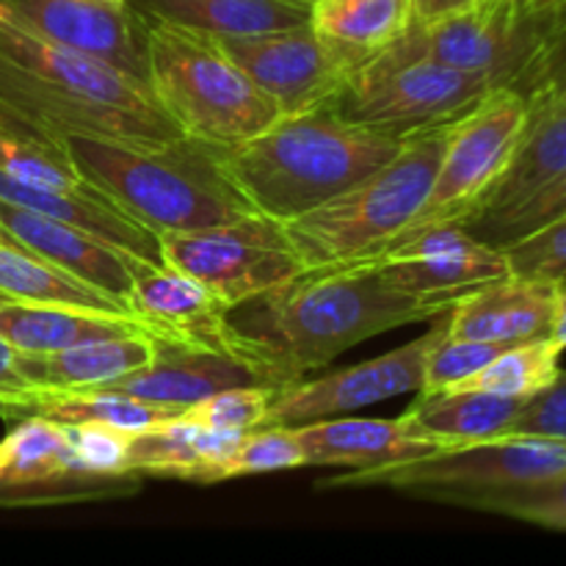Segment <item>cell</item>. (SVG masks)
<instances>
[{
  "mask_svg": "<svg viewBox=\"0 0 566 566\" xmlns=\"http://www.w3.org/2000/svg\"><path fill=\"white\" fill-rule=\"evenodd\" d=\"M130 274L127 307L160 346L232 357L230 307L202 282L144 258H133Z\"/></svg>",
  "mask_w": 566,
  "mask_h": 566,
  "instance_id": "obj_15",
  "label": "cell"
},
{
  "mask_svg": "<svg viewBox=\"0 0 566 566\" xmlns=\"http://www.w3.org/2000/svg\"><path fill=\"white\" fill-rule=\"evenodd\" d=\"M562 354L564 352L551 340V335L517 343V346L503 348L479 374L468 376L448 390H481L495 392V396L531 398L556 379V374L562 370L558 365Z\"/></svg>",
  "mask_w": 566,
  "mask_h": 566,
  "instance_id": "obj_31",
  "label": "cell"
},
{
  "mask_svg": "<svg viewBox=\"0 0 566 566\" xmlns=\"http://www.w3.org/2000/svg\"><path fill=\"white\" fill-rule=\"evenodd\" d=\"M160 348L147 332H125L48 354L17 352V368L39 390H99L133 370L147 368Z\"/></svg>",
  "mask_w": 566,
  "mask_h": 566,
  "instance_id": "obj_22",
  "label": "cell"
},
{
  "mask_svg": "<svg viewBox=\"0 0 566 566\" xmlns=\"http://www.w3.org/2000/svg\"><path fill=\"white\" fill-rule=\"evenodd\" d=\"M556 3H562V0H525V6H531V9H547V6Z\"/></svg>",
  "mask_w": 566,
  "mask_h": 566,
  "instance_id": "obj_45",
  "label": "cell"
},
{
  "mask_svg": "<svg viewBox=\"0 0 566 566\" xmlns=\"http://www.w3.org/2000/svg\"><path fill=\"white\" fill-rule=\"evenodd\" d=\"M133 11L208 36H260L307 25L302 0H127Z\"/></svg>",
  "mask_w": 566,
  "mask_h": 566,
  "instance_id": "obj_23",
  "label": "cell"
},
{
  "mask_svg": "<svg viewBox=\"0 0 566 566\" xmlns=\"http://www.w3.org/2000/svg\"><path fill=\"white\" fill-rule=\"evenodd\" d=\"M545 14L547 9H531L525 0H473L453 14L412 22L387 50L457 70L490 72L514 86L539 48Z\"/></svg>",
  "mask_w": 566,
  "mask_h": 566,
  "instance_id": "obj_11",
  "label": "cell"
},
{
  "mask_svg": "<svg viewBox=\"0 0 566 566\" xmlns=\"http://www.w3.org/2000/svg\"><path fill=\"white\" fill-rule=\"evenodd\" d=\"M528 119V99L514 86H497L457 119L429 197L401 235L448 221L462 224L506 169Z\"/></svg>",
  "mask_w": 566,
  "mask_h": 566,
  "instance_id": "obj_9",
  "label": "cell"
},
{
  "mask_svg": "<svg viewBox=\"0 0 566 566\" xmlns=\"http://www.w3.org/2000/svg\"><path fill=\"white\" fill-rule=\"evenodd\" d=\"M501 343H484V340H468V337H451L448 335V324L442 335L431 343L429 357H426V374H423V390L420 392H440L448 387L459 385L468 376L479 374L486 363L503 352Z\"/></svg>",
  "mask_w": 566,
  "mask_h": 566,
  "instance_id": "obj_38",
  "label": "cell"
},
{
  "mask_svg": "<svg viewBox=\"0 0 566 566\" xmlns=\"http://www.w3.org/2000/svg\"><path fill=\"white\" fill-rule=\"evenodd\" d=\"M520 81H528L520 92L528 99L531 111L566 105V0L547 6L542 42Z\"/></svg>",
  "mask_w": 566,
  "mask_h": 566,
  "instance_id": "obj_35",
  "label": "cell"
},
{
  "mask_svg": "<svg viewBox=\"0 0 566 566\" xmlns=\"http://www.w3.org/2000/svg\"><path fill=\"white\" fill-rule=\"evenodd\" d=\"M566 473V440L495 437L473 446L448 448L392 468L348 473L318 486H390L437 503L503 486L536 484Z\"/></svg>",
  "mask_w": 566,
  "mask_h": 566,
  "instance_id": "obj_8",
  "label": "cell"
},
{
  "mask_svg": "<svg viewBox=\"0 0 566 566\" xmlns=\"http://www.w3.org/2000/svg\"><path fill=\"white\" fill-rule=\"evenodd\" d=\"M562 282L520 274L486 282L448 310V335L501 346L547 337Z\"/></svg>",
  "mask_w": 566,
  "mask_h": 566,
  "instance_id": "obj_18",
  "label": "cell"
},
{
  "mask_svg": "<svg viewBox=\"0 0 566 566\" xmlns=\"http://www.w3.org/2000/svg\"><path fill=\"white\" fill-rule=\"evenodd\" d=\"M66 426L44 415H25L0 440V481L39 486L75 475Z\"/></svg>",
  "mask_w": 566,
  "mask_h": 566,
  "instance_id": "obj_29",
  "label": "cell"
},
{
  "mask_svg": "<svg viewBox=\"0 0 566 566\" xmlns=\"http://www.w3.org/2000/svg\"><path fill=\"white\" fill-rule=\"evenodd\" d=\"M160 260L202 282L230 310L304 271L296 249L269 216H243L205 230L160 232Z\"/></svg>",
  "mask_w": 566,
  "mask_h": 566,
  "instance_id": "obj_10",
  "label": "cell"
},
{
  "mask_svg": "<svg viewBox=\"0 0 566 566\" xmlns=\"http://www.w3.org/2000/svg\"><path fill=\"white\" fill-rule=\"evenodd\" d=\"M59 138L77 175L155 235L205 230L258 213L227 177L216 147L188 136L171 144L122 142L92 133Z\"/></svg>",
  "mask_w": 566,
  "mask_h": 566,
  "instance_id": "obj_4",
  "label": "cell"
},
{
  "mask_svg": "<svg viewBox=\"0 0 566 566\" xmlns=\"http://www.w3.org/2000/svg\"><path fill=\"white\" fill-rule=\"evenodd\" d=\"M525 401L528 398L481 390L418 392V401L407 409V415L423 431L440 437L451 448H462L506 434Z\"/></svg>",
  "mask_w": 566,
  "mask_h": 566,
  "instance_id": "obj_27",
  "label": "cell"
},
{
  "mask_svg": "<svg viewBox=\"0 0 566 566\" xmlns=\"http://www.w3.org/2000/svg\"><path fill=\"white\" fill-rule=\"evenodd\" d=\"M354 265H370L398 291L434 298L448 307L475 287L512 274L501 249L473 238L457 221L392 238Z\"/></svg>",
  "mask_w": 566,
  "mask_h": 566,
  "instance_id": "obj_14",
  "label": "cell"
},
{
  "mask_svg": "<svg viewBox=\"0 0 566 566\" xmlns=\"http://www.w3.org/2000/svg\"><path fill=\"white\" fill-rule=\"evenodd\" d=\"M66 440H70L72 464L77 473L111 475L130 473L125 470L127 446H130L133 431L116 429L105 423H64Z\"/></svg>",
  "mask_w": 566,
  "mask_h": 566,
  "instance_id": "obj_39",
  "label": "cell"
},
{
  "mask_svg": "<svg viewBox=\"0 0 566 566\" xmlns=\"http://www.w3.org/2000/svg\"><path fill=\"white\" fill-rule=\"evenodd\" d=\"M249 385H265L280 390L274 379L260 374L252 365L230 357V354L160 348V354L147 368L133 370V374L122 376L114 385L99 387V390L125 392V396L142 398V401L175 407L186 412L191 403L202 401V398L230 390V387Z\"/></svg>",
  "mask_w": 566,
  "mask_h": 566,
  "instance_id": "obj_20",
  "label": "cell"
},
{
  "mask_svg": "<svg viewBox=\"0 0 566 566\" xmlns=\"http://www.w3.org/2000/svg\"><path fill=\"white\" fill-rule=\"evenodd\" d=\"M566 171V105H551V108L531 111L528 127L520 138L517 149L509 158L506 169L501 171L490 191L484 193L479 208L468 216L481 219V216L503 213L514 208L531 193L545 188L556 177ZM462 221V224H464Z\"/></svg>",
  "mask_w": 566,
  "mask_h": 566,
  "instance_id": "obj_24",
  "label": "cell"
},
{
  "mask_svg": "<svg viewBox=\"0 0 566 566\" xmlns=\"http://www.w3.org/2000/svg\"><path fill=\"white\" fill-rule=\"evenodd\" d=\"M448 310L398 291L370 265L302 271L230 310L232 357L285 387L368 337L434 321Z\"/></svg>",
  "mask_w": 566,
  "mask_h": 566,
  "instance_id": "obj_1",
  "label": "cell"
},
{
  "mask_svg": "<svg viewBox=\"0 0 566 566\" xmlns=\"http://www.w3.org/2000/svg\"><path fill=\"white\" fill-rule=\"evenodd\" d=\"M302 3H307V6H310V9H313V6H315V3H318V0H302Z\"/></svg>",
  "mask_w": 566,
  "mask_h": 566,
  "instance_id": "obj_46",
  "label": "cell"
},
{
  "mask_svg": "<svg viewBox=\"0 0 566 566\" xmlns=\"http://www.w3.org/2000/svg\"><path fill=\"white\" fill-rule=\"evenodd\" d=\"M503 437H545L566 440V370L528 398Z\"/></svg>",
  "mask_w": 566,
  "mask_h": 566,
  "instance_id": "obj_41",
  "label": "cell"
},
{
  "mask_svg": "<svg viewBox=\"0 0 566 566\" xmlns=\"http://www.w3.org/2000/svg\"><path fill=\"white\" fill-rule=\"evenodd\" d=\"M562 216H566V171L553 182H547L545 188L531 193L528 199L514 205V208L503 210V213L470 219L464 221L462 227L470 235L479 238V241L501 249L506 247V243L517 241V238H525L531 235V232L542 230V227L562 219Z\"/></svg>",
  "mask_w": 566,
  "mask_h": 566,
  "instance_id": "obj_34",
  "label": "cell"
},
{
  "mask_svg": "<svg viewBox=\"0 0 566 566\" xmlns=\"http://www.w3.org/2000/svg\"><path fill=\"white\" fill-rule=\"evenodd\" d=\"M0 227H3L6 238L22 243L31 252L48 258L50 263L75 274L77 280L127 304L133 282L130 263L136 254L125 252L81 227L50 219V216L3 202V199H0Z\"/></svg>",
  "mask_w": 566,
  "mask_h": 566,
  "instance_id": "obj_19",
  "label": "cell"
},
{
  "mask_svg": "<svg viewBox=\"0 0 566 566\" xmlns=\"http://www.w3.org/2000/svg\"><path fill=\"white\" fill-rule=\"evenodd\" d=\"M448 324V313L437 315L429 332L415 337L407 346L387 352L368 363L352 365V368L335 370V374L318 376V379H296L280 387L271 398L263 426H296L315 423L352 415L357 409L374 407V403L390 401V398L409 396L423 390L426 357L437 337ZM260 426V429H263Z\"/></svg>",
  "mask_w": 566,
  "mask_h": 566,
  "instance_id": "obj_13",
  "label": "cell"
},
{
  "mask_svg": "<svg viewBox=\"0 0 566 566\" xmlns=\"http://www.w3.org/2000/svg\"><path fill=\"white\" fill-rule=\"evenodd\" d=\"M473 0H415V22H429L437 17L453 14V11L464 9Z\"/></svg>",
  "mask_w": 566,
  "mask_h": 566,
  "instance_id": "obj_43",
  "label": "cell"
},
{
  "mask_svg": "<svg viewBox=\"0 0 566 566\" xmlns=\"http://www.w3.org/2000/svg\"><path fill=\"white\" fill-rule=\"evenodd\" d=\"M415 22V0H318L310 25L352 53L370 59Z\"/></svg>",
  "mask_w": 566,
  "mask_h": 566,
  "instance_id": "obj_28",
  "label": "cell"
},
{
  "mask_svg": "<svg viewBox=\"0 0 566 566\" xmlns=\"http://www.w3.org/2000/svg\"><path fill=\"white\" fill-rule=\"evenodd\" d=\"M403 138L357 125L326 103L280 116L249 142L216 153L247 202L282 224L374 175Z\"/></svg>",
  "mask_w": 566,
  "mask_h": 566,
  "instance_id": "obj_3",
  "label": "cell"
},
{
  "mask_svg": "<svg viewBox=\"0 0 566 566\" xmlns=\"http://www.w3.org/2000/svg\"><path fill=\"white\" fill-rule=\"evenodd\" d=\"M219 42L269 94L280 116L335 103L348 77L365 61L363 55L326 39L310 22L260 36H224Z\"/></svg>",
  "mask_w": 566,
  "mask_h": 566,
  "instance_id": "obj_12",
  "label": "cell"
},
{
  "mask_svg": "<svg viewBox=\"0 0 566 566\" xmlns=\"http://www.w3.org/2000/svg\"><path fill=\"white\" fill-rule=\"evenodd\" d=\"M247 431L208 429L177 418L133 431L127 446L125 470L155 479L193 481V484H219L224 468Z\"/></svg>",
  "mask_w": 566,
  "mask_h": 566,
  "instance_id": "obj_21",
  "label": "cell"
},
{
  "mask_svg": "<svg viewBox=\"0 0 566 566\" xmlns=\"http://www.w3.org/2000/svg\"><path fill=\"white\" fill-rule=\"evenodd\" d=\"M116 3H125V0H116Z\"/></svg>",
  "mask_w": 566,
  "mask_h": 566,
  "instance_id": "obj_48",
  "label": "cell"
},
{
  "mask_svg": "<svg viewBox=\"0 0 566 566\" xmlns=\"http://www.w3.org/2000/svg\"><path fill=\"white\" fill-rule=\"evenodd\" d=\"M0 296L31 304H53V307L81 310V313L127 315L130 307L119 298L108 296L99 287L77 280L61 265L50 263L42 254L31 252L22 243L0 235Z\"/></svg>",
  "mask_w": 566,
  "mask_h": 566,
  "instance_id": "obj_25",
  "label": "cell"
},
{
  "mask_svg": "<svg viewBox=\"0 0 566 566\" xmlns=\"http://www.w3.org/2000/svg\"><path fill=\"white\" fill-rule=\"evenodd\" d=\"M144 475L138 473H75L66 479L50 481L39 486H14L0 481V506L3 509H36L64 506V503L105 501V497H125L142 490Z\"/></svg>",
  "mask_w": 566,
  "mask_h": 566,
  "instance_id": "obj_33",
  "label": "cell"
},
{
  "mask_svg": "<svg viewBox=\"0 0 566 566\" xmlns=\"http://www.w3.org/2000/svg\"><path fill=\"white\" fill-rule=\"evenodd\" d=\"M453 506L501 514V517L539 525V528L566 531V473L536 481V484L473 492V495L459 497Z\"/></svg>",
  "mask_w": 566,
  "mask_h": 566,
  "instance_id": "obj_32",
  "label": "cell"
},
{
  "mask_svg": "<svg viewBox=\"0 0 566 566\" xmlns=\"http://www.w3.org/2000/svg\"><path fill=\"white\" fill-rule=\"evenodd\" d=\"M33 392L36 387L28 385V379L17 368V348L0 337V396L20 403L25 415H33Z\"/></svg>",
  "mask_w": 566,
  "mask_h": 566,
  "instance_id": "obj_42",
  "label": "cell"
},
{
  "mask_svg": "<svg viewBox=\"0 0 566 566\" xmlns=\"http://www.w3.org/2000/svg\"><path fill=\"white\" fill-rule=\"evenodd\" d=\"M0 235H3V227H0Z\"/></svg>",
  "mask_w": 566,
  "mask_h": 566,
  "instance_id": "obj_47",
  "label": "cell"
},
{
  "mask_svg": "<svg viewBox=\"0 0 566 566\" xmlns=\"http://www.w3.org/2000/svg\"><path fill=\"white\" fill-rule=\"evenodd\" d=\"M276 387L249 385V387H230L216 396L202 398L191 403L182 412V418L191 423L208 426V429H227V431H252L263 426L265 412L271 407Z\"/></svg>",
  "mask_w": 566,
  "mask_h": 566,
  "instance_id": "obj_37",
  "label": "cell"
},
{
  "mask_svg": "<svg viewBox=\"0 0 566 566\" xmlns=\"http://www.w3.org/2000/svg\"><path fill=\"white\" fill-rule=\"evenodd\" d=\"M497 86L506 83L490 72L457 70L420 55L381 50L354 70L332 105L357 125L409 136L457 122Z\"/></svg>",
  "mask_w": 566,
  "mask_h": 566,
  "instance_id": "obj_7",
  "label": "cell"
},
{
  "mask_svg": "<svg viewBox=\"0 0 566 566\" xmlns=\"http://www.w3.org/2000/svg\"><path fill=\"white\" fill-rule=\"evenodd\" d=\"M138 17L147 36L149 88L182 136L230 149L280 119L269 94L221 48L219 39L155 17Z\"/></svg>",
  "mask_w": 566,
  "mask_h": 566,
  "instance_id": "obj_6",
  "label": "cell"
},
{
  "mask_svg": "<svg viewBox=\"0 0 566 566\" xmlns=\"http://www.w3.org/2000/svg\"><path fill=\"white\" fill-rule=\"evenodd\" d=\"M33 415L59 423H105L125 431H142L177 418L182 409L160 407L114 390H39L33 392Z\"/></svg>",
  "mask_w": 566,
  "mask_h": 566,
  "instance_id": "obj_30",
  "label": "cell"
},
{
  "mask_svg": "<svg viewBox=\"0 0 566 566\" xmlns=\"http://www.w3.org/2000/svg\"><path fill=\"white\" fill-rule=\"evenodd\" d=\"M144 332L136 318L127 315L81 313V310L31 304L0 296V337L22 354H48L70 348L92 337Z\"/></svg>",
  "mask_w": 566,
  "mask_h": 566,
  "instance_id": "obj_26",
  "label": "cell"
},
{
  "mask_svg": "<svg viewBox=\"0 0 566 566\" xmlns=\"http://www.w3.org/2000/svg\"><path fill=\"white\" fill-rule=\"evenodd\" d=\"M304 468V448L296 429L287 426H263L247 431L241 446L224 468V481L247 479L260 473H280V470Z\"/></svg>",
  "mask_w": 566,
  "mask_h": 566,
  "instance_id": "obj_36",
  "label": "cell"
},
{
  "mask_svg": "<svg viewBox=\"0 0 566 566\" xmlns=\"http://www.w3.org/2000/svg\"><path fill=\"white\" fill-rule=\"evenodd\" d=\"M551 340L556 343L562 352H566V280L558 285V302H556V318H553Z\"/></svg>",
  "mask_w": 566,
  "mask_h": 566,
  "instance_id": "obj_44",
  "label": "cell"
},
{
  "mask_svg": "<svg viewBox=\"0 0 566 566\" xmlns=\"http://www.w3.org/2000/svg\"><path fill=\"white\" fill-rule=\"evenodd\" d=\"M11 6L44 36L94 55L149 86L144 22L127 0H11Z\"/></svg>",
  "mask_w": 566,
  "mask_h": 566,
  "instance_id": "obj_16",
  "label": "cell"
},
{
  "mask_svg": "<svg viewBox=\"0 0 566 566\" xmlns=\"http://www.w3.org/2000/svg\"><path fill=\"white\" fill-rule=\"evenodd\" d=\"M453 125L457 122L409 133L401 149L374 175L329 202L282 221L304 271L354 265L401 235L429 197Z\"/></svg>",
  "mask_w": 566,
  "mask_h": 566,
  "instance_id": "obj_5",
  "label": "cell"
},
{
  "mask_svg": "<svg viewBox=\"0 0 566 566\" xmlns=\"http://www.w3.org/2000/svg\"><path fill=\"white\" fill-rule=\"evenodd\" d=\"M0 105L48 136L92 133L138 144L182 138L153 88L39 33L11 0H0Z\"/></svg>",
  "mask_w": 566,
  "mask_h": 566,
  "instance_id": "obj_2",
  "label": "cell"
},
{
  "mask_svg": "<svg viewBox=\"0 0 566 566\" xmlns=\"http://www.w3.org/2000/svg\"><path fill=\"white\" fill-rule=\"evenodd\" d=\"M509 271L539 280H566V216L551 221L542 230L501 247Z\"/></svg>",
  "mask_w": 566,
  "mask_h": 566,
  "instance_id": "obj_40",
  "label": "cell"
},
{
  "mask_svg": "<svg viewBox=\"0 0 566 566\" xmlns=\"http://www.w3.org/2000/svg\"><path fill=\"white\" fill-rule=\"evenodd\" d=\"M296 434L304 448V468H348L352 473L392 468L451 448L420 429L407 412L396 420L343 415L296 426Z\"/></svg>",
  "mask_w": 566,
  "mask_h": 566,
  "instance_id": "obj_17",
  "label": "cell"
}]
</instances>
